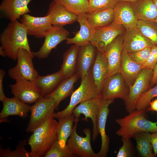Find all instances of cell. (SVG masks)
<instances>
[{
    "mask_svg": "<svg viewBox=\"0 0 157 157\" xmlns=\"http://www.w3.org/2000/svg\"><path fill=\"white\" fill-rule=\"evenodd\" d=\"M122 146L119 148L117 157H131L132 156V149L130 138L122 137Z\"/></svg>",
    "mask_w": 157,
    "mask_h": 157,
    "instance_id": "cell-40",
    "label": "cell"
},
{
    "mask_svg": "<svg viewBox=\"0 0 157 157\" xmlns=\"http://www.w3.org/2000/svg\"><path fill=\"white\" fill-rule=\"evenodd\" d=\"M3 108L0 113V122H6V118L11 115H17L25 118L30 112V106L14 97H6L1 101Z\"/></svg>",
    "mask_w": 157,
    "mask_h": 157,
    "instance_id": "cell-20",
    "label": "cell"
},
{
    "mask_svg": "<svg viewBox=\"0 0 157 157\" xmlns=\"http://www.w3.org/2000/svg\"><path fill=\"white\" fill-rule=\"evenodd\" d=\"M154 21H156V22H157V17H156V19Z\"/></svg>",
    "mask_w": 157,
    "mask_h": 157,
    "instance_id": "cell-50",
    "label": "cell"
},
{
    "mask_svg": "<svg viewBox=\"0 0 157 157\" xmlns=\"http://www.w3.org/2000/svg\"><path fill=\"white\" fill-rule=\"evenodd\" d=\"M99 96L92 77L91 69L81 79L79 87L71 94L68 105L62 110L54 113L52 117L59 119L72 114L74 108L78 104Z\"/></svg>",
    "mask_w": 157,
    "mask_h": 157,
    "instance_id": "cell-4",
    "label": "cell"
},
{
    "mask_svg": "<svg viewBox=\"0 0 157 157\" xmlns=\"http://www.w3.org/2000/svg\"><path fill=\"white\" fill-rule=\"evenodd\" d=\"M151 142L152 144L155 156L157 154V132L152 133L151 135Z\"/></svg>",
    "mask_w": 157,
    "mask_h": 157,
    "instance_id": "cell-43",
    "label": "cell"
},
{
    "mask_svg": "<svg viewBox=\"0 0 157 157\" xmlns=\"http://www.w3.org/2000/svg\"><path fill=\"white\" fill-rule=\"evenodd\" d=\"M102 100L101 95H99L90 99L82 102L74 109L72 114L75 120L78 119L80 115L85 116L83 119L87 121L88 118L91 119L93 124L92 140L94 141L99 133L97 126L98 116L101 103Z\"/></svg>",
    "mask_w": 157,
    "mask_h": 157,
    "instance_id": "cell-10",
    "label": "cell"
},
{
    "mask_svg": "<svg viewBox=\"0 0 157 157\" xmlns=\"http://www.w3.org/2000/svg\"><path fill=\"white\" fill-rule=\"evenodd\" d=\"M78 119H76L72 132L68 139L66 145L72 153L81 157H95L96 154L92 147L90 140L91 131L85 128L83 132L85 136L82 137L76 132V126Z\"/></svg>",
    "mask_w": 157,
    "mask_h": 157,
    "instance_id": "cell-8",
    "label": "cell"
},
{
    "mask_svg": "<svg viewBox=\"0 0 157 157\" xmlns=\"http://www.w3.org/2000/svg\"><path fill=\"white\" fill-rule=\"evenodd\" d=\"M86 0L88 1H89V0Z\"/></svg>",
    "mask_w": 157,
    "mask_h": 157,
    "instance_id": "cell-52",
    "label": "cell"
},
{
    "mask_svg": "<svg viewBox=\"0 0 157 157\" xmlns=\"http://www.w3.org/2000/svg\"><path fill=\"white\" fill-rule=\"evenodd\" d=\"M123 36V49L131 53L154 45L145 37L137 27L126 30Z\"/></svg>",
    "mask_w": 157,
    "mask_h": 157,
    "instance_id": "cell-15",
    "label": "cell"
},
{
    "mask_svg": "<svg viewBox=\"0 0 157 157\" xmlns=\"http://www.w3.org/2000/svg\"><path fill=\"white\" fill-rule=\"evenodd\" d=\"M157 96V84L141 95L136 102L135 109L138 110L146 109L149 106L151 100Z\"/></svg>",
    "mask_w": 157,
    "mask_h": 157,
    "instance_id": "cell-36",
    "label": "cell"
},
{
    "mask_svg": "<svg viewBox=\"0 0 157 157\" xmlns=\"http://www.w3.org/2000/svg\"><path fill=\"white\" fill-rule=\"evenodd\" d=\"M67 146L61 147L56 139L52 145L44 155V157H71L75 156Z\"/></svg>",
    "mask_w": 157,
    "mask_h": 157,
    "instance_id": "cell-37",
    "label": "cell"
},
{
    "mask_svg": "<svg viewBox=\"0 0 157 157\" xmlns=\"http://www.w3.org/2000/svg\"><path fill=\"white\" fill-rule=\"evenodd\" d=\"M144 68L142 65L133 60L128 53L122 49L119 72L129 87L134 83Z\"/></svg>",
    "mask_w": 157,
    "mask_h": 157,
    "instance_id": "cell-23",
    "label": "cell"
},
{
    "mask_svg": "<svg viewBox=\"0 0 157 157\" xmlns=\"http://www.w3.org/2000/svg\"><path fill=\"white\" fill-rule=\"evenodd\" d=\"M118 0H92L89 1L87 13L113 8Z\"/></svg>",
    "mask_w": 157,
    "mask_h": 157,
    "instance_id": "cell-38",
    "label": "cell"
},
{
    "mask_svg": "<svg viewBox=\"0 0 157 157\" xmlns=\"http://www.w3.org/2000/svg\"><path fill=\"white\" fill-rule=\"evenodd\" d=\"M26 140H21L17 145L15 150L12 151L10 147L3 149L0 148V157H33L30 152L27 151L25 148L27 144Z\"/></svg>",
    "mask_w": 157,
    "mask_h": 157,
    "instance_id": "cell-35",
    "label": "cell"
},
{
    "mask_svg": "<svg viewBox=\"0 0 157 157\" xmlns=\"http://www.w3.org/2000/svg\"><path fill=\"white\" fill-rule=\"evenodd\" d=\"M79 47V46L74 44L63 53V63L59 71L64 79L72 76L77 71Z\"/></svg>",
    "mask_w": 157,
    "mask_h": 157,
    "instance_id": "cell-27",
    "label": "cell"
},
{
    "mask_svg": "<svg viewBox=\"0 0 157 157\" xmlns=\"http://www.w3.org/2000/svg\"><path fill=\"white\" fill-rule=\"evenodd\" d=\"M135 0H118V2L127 1L128 2H132Z\"/></svg>",
    "mask_w": 157,
    "mask_h": 157,
    "instance_id": "cell-47",
    "label": "cell"
},
{
    "mask_svg": "<svg viewBox=\"0 0 157 157\" xmlns=\"http://www.w3.org/2000/svg\"><path fill=\"white\" fill-rule=\"evenodd\" d=\"M86 14L81 13L77 15L76 21L79 24L80 30L75 33L73 37L67 39V44H74L81 47L90 42L93 36L95 29L88 22Z\"/></svg>",
    "mask_w": 157,
    "mask_h": 157,
    "instance_id": "cell-24",
    "label": "cell"
},
{
    "mask_svg": "<svg viewBox=\"0 0 157 157\" xmlns=\"http://www.w3.org/2000/svg\"><path fill=\"white\" fill-rule=\"evenodd\" d=\"M153 70L144 68L133 85L129 87V92L124 101L125 108L129 113L135 109L136 102L141 95L151 88Z\"/></svg>",
    "mask_w": 157,
    "mask_h": 157,
    "instance_id": "cell-7",
    "label": "cell"
},
{
    "mask_svg": "<svg viewBox=\"0 0 157 157\" xmlns=\"http://www.w3.org/2000/svg\"><path fill=\"white\" fill-rule=\"evenodd\" d=\"M113 10L114 22L122 25L126 30L137 27L138 20L129 2H119Z\"/></svg>",
    "mask_w": 157,
    "mask_h": 157,
    "instance_id": "cell-19",
    "label": "cell"
},
{
    "mask_svg": "<svg viewBox=\"0 0 157 157\" xmlns=\"http://www.w3.org/2000/svg\"><path fill=\"white\" fill-rule=\"evenodd\" d=\"M46 15L49 16L51 23L54 26H63L73 24L77 18V15L53 0L49 6Z\"/></svg>",
    "mask_w": 157,
    "mask_h": 157,
    "instance_id": "cell-22",
    "label": "cell"
},
{
    "mask_svg": "<svg viewBox=\"0 0 157 157\" xmlns=\"http://www.w3.org/2000/svg\"><path fill=\"white\" fill-rule=\"evenodd\" d=\"M125 30L122 25L113 22L108 26L95 29L90 42L97 51L104 53L107 45L117 37L124 33Z\"/></svg>",
    "mask_w": 157,
    "mask_h": 157,
    "instance_id": "cell-11",
    "label": "cell"
},
{
    "mask_svg": "<svg viewBox=\"0 0 157 157\" xmlns=\"http://www.w3.org/2000/svg\"><path fill=\"white\" fill-rule=\"evenodd\" d=\"M153 75L152 78L151 85L155 84V81L157 77V63L153 69Z\"/></svg>",
    "mask_w": 157,
    "mask_h": 157,
    "instance_id": "cell-45",
    "label": "cell"
},
{
    "mask_svg": "<svg viewBox=\"0 0 157 157\" xmlns=\"http://www.w3.org/2000/svg\"><path fill=\"white\" fill-rule=\"evenodd\" d=\"M130 3L138 20L154 21L157 17V8L153 0H135Z\"/></svg>",
    "mask_w": 157,
    "mask_h": 157,
    "instance_id": "cell-26",
    "label": "cell"
},
{
    "mask_svg": "<svg viewBox=\"0 0 157 157\" xmlns=\"http://www.w3.org/2000/svg\"><path fill=\"white\" fill-rule=\"evenodd\" d=\"M79 77L76 72L70 77L64 79L54 90L44 97L53 99L56 103L57 109L61 101L72 94L74 85Z\"/></svg>",
    "mask_w": 157,
    "mask_h": 157,
    "instance_id": "cell-29",
    "label": "cell"
},
{
    "mask_svg": "<svg viewBox=\"0 0 157 157\" xmlns=\"http://www.w3.org/2000/svg\"><path fill=\"white\" fill-rule=\"evenodd\" d=\"M58 122L50 117L37 128L27 141L33 157H44L56 139Z\"/></svg>",
    "mask_w": 157,
    "mask_h": 157,
    "instance_id": "cell-2",
    "label": "cell"
},
{
    "mask_svg": "<svg viewBox=\"0 0 157 157\" xmlns=\"http://www.w3.org/2000/svg\"><path fill=\"white\" fill-rule=\"evenodd\" d=\"M86 15L88 22L94 29L108 26L114 22L113 8L86 13Z\"/></svg>",
    "mask_w": 157,
    "mask_h": 157,
    "instance_id": "cell-30",
    "label": "cell"
},
{
    "mask_svg": "<svg viewBox=\"0 0 157 157\" xmlns=\"http://www.w3.org/2000/svg\"><path fill=\"white\" fill-rule=\"evenodd\" d=\"M69 34V32L63 26H53L45 36L40 49L37 51L32 52L33 55L39 59L47 58L53 49L66 40Z\"/></svg>",
    "mask_w": 157,
    "mask_h": 157,
    "instance_id": "cell-12",
    "label": "cell"
},
{
    "mask_svg": "<svg viewBox=\"0 0 157 157\" xmlns=\"http://www.w3.org/2000/svg\"><path fill=\"white\" fill-rule=\"evenodd\" d=\"M25 27L18 20L10 22L0 36L1 46L6 56L16 60L18 51L21 49L32 53L29 44Z\"/></svg>",
    "mask_w": 157,
    "mask_h": 157,
    "instance_id": "cell-1",
    "label": "cell"
},
{
    "mask_svg": "<svg viewBox=\"0 0 157 157\" xmlns=\"http://www.w3.org/2000/svg\"><path fill=\"white\" fill-rule=\"evenodd\" d=\"M32 0H3L0 11L4 18L10 22L18 20L24 15L31 12L28 5Z\"/></svg>",
    "mask_w": 157,
    "mask_h": 157,
    "instance_id": "cell-17",
    "label": "cell"
},
{
    "mask_svg": "<svg viewBox=\"0 0 157 157\" xmlns=\"http://www.w3.org/2000/svg\"><path fill=\"white\" fill-rule=\"evenodd\" d=\"M55 100L49 97H41L30 106L31 115L26 129L27 132H33L52 116L56 109Z\"/></svg>",
    "mask_w": 157,
    "mask_h": 157,
    "instance_id": "cell-5",
    "label": "cell"
},
{
    "mask_svg": "<svg viewBox=\"0 0 157 157\" xmlns=\"http://www.w3.org/2000/svg\"><path fill=\"white\" fill-rule=\"evenodd\" d=\"M20 22L25 27L28 35L38 38H44L53 26L49 16L47 15L37 17L26 14L21 17Z\"/></svg>",
    "mask_w": 157,
    "mask_h": 157,
    "instance_id": "cell-13",
    "label": "cell"
},
{
    "mask_svg": "<svg viewBox=\"0 0 157 157\" xmlns=\"http://www.w3.org/2000/svg\"><path fill=\"white\" fill-rule=\"evenodd\" d=\"M10 87L14 97L25 103H33L41 97L40 91L34 81L18 80Z\"/></svg>",
    "mask_w": 157,
    "mask_h": 157,
    "instance_id": "cell-14",
    "label": "cell"
},
{
    "mask_svg": "<svg viewBox=\"0 0 157 157\" xmlns=\"http://www.w3.org/2000/svg\"><path fill=\"white\" fill-rule=\"evenodd\" d=\"M145 110L135 109L124 117L116 119L115 121L120 126L116 131V134L131 139L138 133L157 132V121L153 122L148 120Z\"/></svg>",
    "mask_w": 157,
    "mask_h": 157,
    "instance_id": "cell-3",
    "label": "cell"
},
{
    "mask_svg": "<svg viewBox=\"0 0 157 157\" xmlns=\"http://www.w3.org/2000/svg\"><path fill=\"white\" fill-rule=\"evenodd\" d=\"M114 99H102L101 103L98 116L97 126L99 133L101 138L100 150L96 154L95 157H106L109 151L110 139L106 133V124L107 118L110 112L109 105Z\"/></svg>",
    "mask_w": 157,
    "mask_h": 157,
    "instance_id": "cell-16",
    "label": "cell"
},
{
    "mask_svg": "<svg viewBox=\"0 0 157 157\" xmlns=\"http://www.w3.org/2000/svg\"><path fill=\"white\" fill-rule=\"evenodd\" d=\"M96 47L90 42L79 47L77 56L76 72L81 80L91 69L96 56Z\"/></svg>",
    "mask_w": 157,
    "mask_h": 157,
    "instance_id": "cell-21",
    "label": "cell"
},
{
    "mask_svg": "<svg viewBox=\"0 0 157 157\" xmlns=\"http://www.w3.org/2000/svg\"><path fill=\"white\" fill-rule=\"evenodd\" d=\"M34 57L32 53L20 49L17 54L16 65L8 71L9 76L16 81L25 79L34 81L39 75L33 63Z\"/></svg>",
    "mask_w": 157,
    "mask_h": 157,
    "instance_id": "cell-6",
    "label": "cell"
},
{
    "mask_svg": "<svg viewBox=\"0 0 157 157\" xmlns=\"http://www.w3.org/2000/svg\"><path fill=\"white\" fill-rule=\"evenodd\" d=\"M152 48H146L131 53H128L130 58L136 63L143 65L148 58Z\"/></svg>",
    "mask_w": 157,
    "mask_h": 157,
    "instance_id": "cell-39",
    "label": "cell"
},
{
    "mask_svg": "<svg viewBox=\"0 0 157 157\" xmlns=\"http://www.w3.org/2000/svg\"><path fill=\"white\" fill-rule=\"evenodd\" d=\"M58 120L56 128V139L63 147L67 146V140L73 130V123L75 121L73 114Z\"/></svg>",
    "mask_w": 157,
    "mask_h": 157,
    "instance_id": "cell-31",
    "label": "cell"
},
{
    "mask_svg": "<svg viewBox=\"0 0 157 157\" xmlns=\"http://www.w3.org/2000/svg\"><path fill=\"white\" fill-rule=\"evenodd\" d=\"M150 133L142 132L135 133L133 138L135 140L137 149L143 157H154L153 147L151 142Z\"/></svg>",
    "mask_w": 157,
    "mask_h": 157,
    "instance_id": "cell-32",
    "label": "cell"
},
{
    "mask_svg": "<svg viewBox=\"0 0 157 157\" xmlns=\"http://www.w3.org/2000/svg\"><path fill=\"white\" fill-rule=\"evenodd\" d=\"M153 1L157 8V0H153Z\"/></svg>",
    "mask_w": 157,
    "mask_h": 157,
    "instance_id": "cell-48",
    "label": "cell"
},
{
    "mask_svg": "<svg viewBox=\"0 0 157 157\" xmlns=\"http://www.w3.org/2000/svg\"><path fill=\"white\" fill-rule=\"evenodd\" d=\"M64 79L59 70L45 76L39 75L34 82L42 97L54 90Z\"/></svg>",
    "mask_w": 157,
    "mask_h": 157,
    "instance_id": "cell-28",
    "label": "cell"
},
{
    "mask_svg": "<svg viewBox=\"0 0 157 157\" xmlns=\"http://www.w3.org/2000/svg\"><path fill=\"white\" fill-rule=\"evenodd\" d=\"M92 0H89V1H92Z\"/></svg>",
    "mask_w": 157,
    "mask_h": 157,
    "instance_id": "cell-51",
    "label": "cell"
},
{
    "mask_svg": "<svg viewBox=\"0 0 157 157\" xmlns=\"http://www.w3.org/2000/svg\"><path fill=\"white\" fill-rule=\"evenodd\" d=\"M5 74L4 70L1 69H0V100L1 101L6 97L4 92L3 85Z\"/></svg>",
    "mask_w": 157,
    "mask_h": 157,
    "instance_id": "cell-42",
    "label": "cell"
},
{
    "mask_svg": "<svg viewBox=\"0 0 157 157\" xmlns=\"http://www.w3.org/2000/svg\"><path fill=\"white\" fill-rule=\"evenodd\" d=\"M70 12L78 15L87 13L89 1L86 0H53Z\"/></svg>",
    "mask_w": 157,
    "mask_h": 157,
    "instance_id": "cell-33",
    "label": "cell"
},
{
    "mask_svg": "<svg viewBox=\"0 0 157 157\" xmlns=\"http://www.w3.org/2000/svg\"><path fill=\"white\" fill-rule=\"evenodd\" d=\"M157 63V46L151 48L150 55L147 60L142 65L144 68L153 69Z\"/></svg>",
    "mask_w": 157,
    "mask_h": 157,
    "instance_id": "cell-41",
    "label": "cell"
},
{
    "mask_svg": "<svg viewBox=\"0 0 157 157\" xmlns=\"http://www.w3.org/2000/svg\"><path fill=\"white\" fill-rule=\"evenodd\" d=\"M138 28L155 46H157V22L154 21L138 20Z\"/></svg>",
    "mask_w": 157,
    "mask_h": 157,
    "instance_id": "cell-34",
    "label": "cell"
},
{
    "mask_svg": "<svg viewBox=\"0 0 157 157\" xmlns=\"http://www.w3.org/2000/svg\"><path fill=\"white\" fill-rule=\"evenodd\" d=\"M149 107L147 108V111L155 112L157 114V98L151 101L149 103Z\"/></svg>",
    "mask_w": 157,
    "mask_h": 157,
    "instance_id": "cell-44",
    "label": "cell"
},
{
    "mask_svg": "<svg viewBox=\"0 0 157 157\" xmlns=\"http://www.w3.org/2000/svg\"><path fill=\"white\" fill-rule=\"evenodd\" d=\"M155 84H157V77L155 81Z\"/></svg>",
    "mask_w": 157,
    "mask_h": 157,
    "instance_id": "cell-49",
    "label": "cell"
},
{
    "mask_svg": "<svg viewBox=\"0 0 157 157\" xmlns=\"http://www.w3.org/2000/svg\"><path fill=\"white\" fill-rule=\"evenodd\" d=\"M129 90V87L119 72L105 79L101 95L102 99L120 98L124 101L128 95Z\"/></svg>",
    "mask_w": 157,
    "mask_h": 157,
    "instance_id": "cell-9",
    "label": "cell"
},
{
    "mask_svg": "<svg viewBox=\"0 0 157 157\" xmlns=\"http://www.w3.org/2000/svg\"><path fill=\"white\" fill-rule=\"evenodd\" d=\"M0 55L3 57L6 56L5 52L1 46H0Z\"/></svg>",
    "mask_w": 157,
    "mask_h": 157,
    "instance_id": "cell-46",
    "label": "cell"
},
{
    "mask_svg": "<svg viewBox=\"0 0 157 157\" xmlns=\"http://www.w3.org/2000/svg\"><path fill=\"white\" fill-rule=\"evenodd\" d=\"M91 71L98 94L100 95L103 84L108 71V61L104 53L97 50L96 58Z\"/></svg>",
    "mask_w": 157,
    "mask_h": 157,
    "instance_id": "cell-25",
    "label": "cell"
},
{
    "mask_svg": "<svg viewBox=\"0 0 157 157\" xmlns=\"http://www.w3.org/2000/svg\"><path fill=\"white\" fill-rule=\"evenodd\" d=\"M122 35L115 38L106 48L104 53L108 65V72L106 78L119 72L123 48V36Z\"/></svg>",
    "mask_w": 157,
    "mask_h": 157,
    "instance_id": "cell-18",
    "label": "cell"
}]
</instances>
